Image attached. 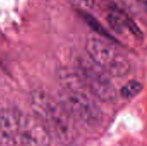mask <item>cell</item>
Returning <instances> with one entry per match:
<instances>
[{
	"label": "cell",
	"instance_id": "1",
	"mask_svg": "<svg viewBox=\"0 0 147 146\" xmlns=\"http://www.w3.org/2000/svg\"><path fill=\"white\" fill-rule=\"evenodd\" d=\"M31 107L36 115L47 127L51 135L60 144L71 145L77 139L74 119L62 106L44 89H34L30 96Z\"/></svg>",
	"mask_w": 147,
	"mask_h": 146
},
{
	"label": "cell",
	"instance_id": "2",
	"mask_svg": "<svg viewBox=\"0 0 147 146\" xmlns=\"http://www.w3.org/2000/svg\"><path fill=\"white\" fill-rule=\"evenodd\" d=\"M59 102L73 119L94 126L101 123L102 113L95 101L79 84H68L59 94Z\"/></svg>",
	"mask_w": 147,
	"mask_h": 146
},
{
	"label": "cell",
	"instance_id": "3",
	"mask_svg": "<svg viewBox=\"0 0 147 146\" xmlns=\"http://www.w3.org/2000/svg\"><path fill=\"white\" fill-rule=\"evenodd\" d=\"M85 47L90 59L106 73L123 77L130 71L128 59L106 40L91 36L88 38Z\"/></svg>",
	"mask_w": 147,
	"mask_h": 146
},
{
	"label": "cell",
	"instance_id": "4",
	"mask_svg": "<svg viewBox=\"0 0 147 146\" xmlns=\"http://www.w3.org/2000/svg\"><path fill=\"white\" fill-rule=\"evenodd\" d=\"M82 82L85 88L96 98L104 102L114 103L118 100V93L105 71L90 59H83L79 63Z\"/></svg>",
	"mask_w": 147,
	"mask_h": 146
},
{
	"label": "cell",
	"instance_id": "5",
	"mask_svg": "<svg viewBox=\"0 0 147 146\" xmlns=\"http://www.w3.org/2000/svg\"><path fill=\"white\" fill-rule=\"evenodd\" d=\"M51 136L47 127L36 115L22 113L17 144L24 146H50Z\"/></svg>",
	"mask_w": 147,
	"mask_h": 146
},
{
	"label": "cell",
	"instance_id": "6",
	"mask_svg": "<svg viewBox=\"0 0 147 146\" xmlns=\"http://www.w3.org/2000/svg\"><path fill=\"white\" fill-rule=\"evenodd\" d=\"M108 22L112 29L119 34L129 31L134 36L140 38L142 33L134 21L117 5L110 8L108 13Z\"/></svg>",
	"mask_w": 147,
	"mask_h": 146
},
{
	"label": "cell",
	"instance_id": "7",
	"mask_svg": "<svg viewBox=\"0 0 147 146\" xmlns=\"http://www.w3.org/2000/svg\"><path fill=\"white\" fill-rule=\"evenodd\" d=\"M22 115V112L16 108L0 109V133L15 145L17 144Z\"/></svg>",
	"mask_w": 147,
	"mask_h": 146
},
{
	"label": "cell",
	"instance_id": "8",
	"mask_svg": "<svg viewBox=\"0 0 147 146\" xmlns=\"http://www.w3.org/2000/svg\"><path fill=\"white\" fill-rule=\"evenodd\" d=\"M142 84L138 81H129L121 89V96L124 99H133L142 90Z\"/></svg>",
	"mask_w": 147,
	"mask_h": 146
},
{
	"label": "cell",
	"instance_id": "9",
	"mask_svg": "<svg viewBox=\"0 0 147 146\" xmlns=\"http://www.w3.org/2000/svg\"><path fill=\"white\" fill-rule=\"evenodd\" d=\"M82 16L84 17L85 22L89 24V26H90L95 31H96L97 33H99L100 34H102L103 36L111 38L110 34L104 29V28L94 17H92L90 14H88L86 11H82Z\"/></svg>",
	"mask_w": 147,
	"mask_h": 146
},
{
	"label": "cell",
	"instance_id": "10",
	"mask_svg": "<svg viewBox=\"0 0 147 146\" xmlns=\"http://www.w3.org/2000/svg\"><path fill=\"white\" fill-rule=\"evenodd\" d=\"M71 5L78 8L80 11L92 9L96 5V0H65Z\"/></svg>",
	"mask_w": 147,
	"mask_h": 146
},
{
	"label": "cell",
	"instance_id": "11",
	"mask_svg": "<svg viewBox=\"0 0 147 146\" xmlns=\"http://www.w3.org/2000/svg\"><path fill=\"white\" fill-rule=\"evenodd\" d=\"M139 4L147 12V0H139Z\"/></svg>",
	"mask_w": 147,
	"mask_h": 146
}]
</instances>
